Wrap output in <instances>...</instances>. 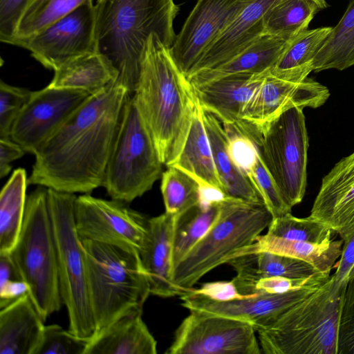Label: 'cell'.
Here are the masks:
<instances>
[{"label":"cell","mask_w":354,"mask_h":354,"mask_svg":"<svg viewBox=\"0 0 354 354\" xmlns=\"http://www.w3.org/2000/svg\"><path fill=\"white\" fill-rule=\"evenodd\" d=\"M161 176L165 212L177 216L198 204L200 185L191 176L173 166Z\"/></svg>","instance_id":"d590c367"},{"label":"cell","mask_w":354,"mask_h":354,"mask_svg":"<svg viewBox=\"0 0 354 354\" xmlns=\"http://www.w3.org/2000/svg\"><path fill=\"white\" fill-rule=\"evenodd\" d=\"M279 0H254L205 49L187 79L239 55L263 35V17Z\"/></svg>","instance_id":"d6986e66"},{"label":"cell","mask_w":354,"mask_h":354,"mask_svg":"<svg viewBox=\"0 0 354 354\" xmlns=\"http://www.w3.org/2000/svg\"><path fill=\"white\" fill-rule=\"evenodd\" d=\"M203 120L224 193L227 196L247 202L264 203L248 176L234 161L229 150L227 134L223 124L214 115L203 110Z\"/></svg>","instance_id":"d4e9b609"},{"label":"cell","mask_w":354,"mask_h":354,"mask_svg":"<svg viewBox=\"0 0 354 354\" xmlns=\"http://www.w3.org/2000/svg\"><path fill=\"white\" fill-rule=\"evenodd\" d=\"M171 166L191 176L200 186L214 187L224 192L204 125L203 109L198 103L183 148Z\"/></svg>","instance_id":"83f0119b"},{"label":"cell","mask_w":354,"mask_h":354,"mask_svg":"<svg viewBox=\"0 0 354 354\" xmlns=\"http://www.w3.org/2000/svg\"><path fill=\"white\" fill-rule=\"evenodd\" d=\"M321 286V285H320ZM320 286H309L283 294H254L228 301H216L190 290L180 296L181 305L190 310L227 317L247 322L256 332L271 324L287 309Z\"/></svg>","instance_id":"e0dca14e"},{"label":"cell","mask_w":354,"mask_h":354,"mask_svg":"<svg viewBox=\"0 0 354 354\" xmlns=\"http://www.w3.org/2000/svg\"><path fill=\"white\" fill-rule=\"evenodd\" d=\"M95 6L88 1L19 46L55 71L73 58L95 51Z\"/></svg>","instance_id":"5bb4252c"},{"label":"cell","mask_w":354,"mask_h":354,"mask_svg":"<svg viewBox=\"0 0 354 354\" xmlns=\"http://www.w3.org/2000/svg\"><path fill=\"white\" fill-rule=\"evenodd\" d=\"M329 95L327 87L311 78L287 80L268 72L245 105L241 120L259 128L289 109L321 106Z\"/></svg>","instance_id":"2e32d148"},{"label":"cell","mask_w":354,"mask_h":354,"mask_svg":"<svg viewBox=\"0 0 354 354\" xmlns=\"http://www.w3.org/2000/svg\"><path fill=\"white\" fill-rule=\"evenodd\" d=\"M174 221L175 216L167 212L149 218L147 238L139 252L151 295L163 298L185 293L171 281Z\"/></svg>","instance_id":"44dd1931"},{"label":"cell","mask_w":354,"mask_h":354,"mask_svg":"<svg viewBox=\"0 0 354 354\" xmlns=\"http://www.w3.org/2000/svg\"><path fill=\"white\" fill-rule=\"evenodd\" d=\"M315 1V3L319 6V9H324L328 6V4L326 1V0H313Z\"/></svg>","instance_id":"681fc988"},{"label":"cell","mask_w":354,"mask_h":354,"mask_svg":"<svg viewBox=\"0 0 354 354\" xmlns=\"http://www.w3.org/2000/svg\"><path fill=\"white\" fill-rule=\"evenodd\" d=\"M88 342L57 324L45 325L35 354H84Z\"/></svg>","instance_id":"f35d334b"},{"label":"cell","mask_w":354,"mask_h":354,"mask_svg":"<svg viewBox=\"0 0 354 354\" xmlns=\"http://www.w3.org/2000/svg\"><path fill=\"white\" fill-rule=\"evenodd\" d=\"M255 130L251 138L284 202L299 203L306 186L308 139L303 109L293 107Z\"/></svg>","instance_id":"30bf717a"},{"label":"cell","mask_w":354,"mask_h":354,"mask_svg":"<svg viewBox=\"0 0 354 354\" xmlns=\"http://www.w3.org/2000/svg\"><path fill=\"white\" fill-rule=\"evenodd\" d=\"M25 151L11 138L0 139V178L7 176L11 170L10 163L22 157Z\"/></svg>","instance_id":"7dc6e473"},{"label":"cell","mask_w":354,"mask_h":354,"mask_svg":"<svg viewBox=\"0 0 354 354\" xmlns=\"http://www.w3.org/2000/svg\"><path fill=\"white\" fill-rule=\"evenodd\" d=\"M32 91L0 82V139L10 138L17 116L28 102Z\"/></svg>","instance_id":"ab89813d"},{"label":"cell","mask_w":354,"mask_h":354,"mask_svg":"<svg viewBox=\"0 0 354 354\" xmlns=\"http://www.w3.org/2000/svg\"><path fill=\"white\" fill-rule=\"evenodd\" d=\"M328 278L292 279L283 277H263L259 279L254 285L252 294H283L306 286H320Z\"/></svg>","instance_id":"7bdbcfd3"},{"label":"cell","mask_w":354,"mask_h":354,"mask_svg":"<svg viewBox=\"0 0 354 354\" xmlns=\"http://www.w3.org/2000/svg\"><path fill=\"white\" fill-rule=\"evenodd\" d=\"M157 342L142 318V312L124 315L99 330L84 354H156Z\"/></svg>","instance_id":"cb8c5ba5"},{"label":"cell","mask_w":354,"mask_h":354,"mask_svg":"<svg viewBox=\"0 0 354 354\" xmlns=\"http://www.w3.org/2000/svg\"><path fill=\"white\" fill-rule=\"evenodd\" d=\"M190 290L216 301H232L248 296L239 292L232 280L207 282L203 283L198 289L192 288Z\"/></svg>","instance_id":"f6af8a7d"},{"label":"cell","mask_w":354,"mask_h":354,"mask_svg":"<svg viewBox=\"0 0 354 354\" xmlns=\"http://www.w3.org/2000/svg\"><path fill=\"white\" fill-rule=\"evenodd\" d=\"M91 95L82 90L49 86L32 91L13 124L10 138L35 155Z\"/></svg>","instance_id":"4fadbf2b"},{"label":"cell","mask_w":354,"mask_h":354,"mask_svg":"<svg viewBox=\"0 0 354 354\" xmlns=\"http://www.w3.org/2000/svg\"><path fill=\"white\" fill-rule=\"evenodd\" d=\"M221 204L207 208L198 204L175 216L172 268L205 236L216 221Z\"/></svg>","instance_id":"836d02e7"},{"label":"cell","mask_w":354,"mask_h":354,"mask_svg":"<svg viewBox=\"0 0 354 354\" xmlns=\"http://www.w3.org/2000/svg\"><path fill=\"white\" fill-rule=\"evenodd\" d=\"M94 6L95 51L110 62L117 82L133 94L149 36L155 34L170 48L180 8L174 0H97Z\"/></svg>","instance_id":"3957f363"},{"label":"cell","mask_w":354,"mask_h":354,"mask_svg":"<svg viewBox=\"0 0 354 354\" xmlns=\"http://www.w3.org/2000/svg\"><path fill=\"white\" fill-rule=\"evenodd\" d=\"M54 71L48 86L82 90L91 95L117 81L118 76L110 62L96 51L73 58Z\"/></svg>","instance_id":"f1b7e54d"},{"label":"cell","mask_w":354,"mask_h":354,"mask_svg":"<svg viewBox=\"0 0 354 354\" xmlns=\"http://www.w3.org/2000/svg\"><path fill=\"white\" fill-rule=\"evenodd\" d=\"M268 73L234 74L191 84L198 103L205 112L214 115L223 124H236L242 121L245 105Z\"/></svg>","instance_id":"ffe728a7"},{"label":"cell","mask_w":354,"mask_h":354,"mask_svg":"<svg viewBox=\"0 0 354 354\" xmlns=\"http://www.w3.org/2000/svg\"><path fill=\"white\" fill-rule=\"evenodd\" d=\"M95 334L120 317L142 311L150 293L139 253L120 246L82 240Z\"/></svg>","instance_id":"5b68a950"},{"label":"cell","mask_w":354,"mask_h":354,"mask_svg":"<svg viewBox=\"0 0 354 354\" xmlns=\"http://www.w3.org/2000/svg\"><path fill=\"white\" fill-rule=\"evenodd\" d=\"M227 263L236 272L232 279L242 295H250L255 283L261 278L283 277L292 279L328 278L330 274L317 270L312 265L292 257L260 252L242 254Z\"/></svg>","instance_id":"7402d4cb"},{"label":"cell","mask_w":354,"mask_h":354,"mask_svg":"<svg viewBox=\"0 0 354 354\" xmlns=\"http://www.w3.org/2000/svg\"><path fill=\"white\" fill-rule=\"evenodd\" d=\"M48 203L57 251L60 294L66 307L68 330L89 341L95 335L87 286L82 241L75 223V194L48 188Z\"/></svg>","instance_id":"ba28073f"},{"label":"cell","mask_w":354,"mask_h":354,"mask_svg":"<svg viewBox=\"0 0 354 354\" xmlns=\"http://www.w3.org/2000/svg\"><path fill=\"white\" fill-rule=\"evenodd\" d=\"M28 185L26 170L15 169L0 194V254H10L19 236Z\"/></svg>","instance_id":"4dcf8cb0"},{"label":"cell","mask_w":354,"mask_h":354,"mask_svg":"<svg viewBox=\"0 0 354 354\" xmlns=\"http://www.w3.org/2000/svg\"><path fill=\"white\" fill-rule=\"evenodd\" d=\"M331 30L329 26L307 29L291 39L269 73L287 80H305L313 71V59Z\"/></svg>","instance_id":"f546056e"},{"label":"cell","mask_w":354,"mask_h":354,"mask_svg":"<svg viewBox=\"0 0 354 354\" xmlns=\"http://www.w3.org/2000/svg\"><path fill=\"white\" fill-rule=\"evenodd\" d=\"M88 1L93 0H32L21 14L10 44L19 46Z\"/></svg>","instance_id":"e575fe53"},{"label":"cell","mask_w":354,"mask_h":354,"mask_svg":"<svg viewBox=\"0 0 354 354\" xmlns=\"http://www.w3.org/2000/svg\"><path fill=\"white\" fill-rule=\"evenodd\" d=\"M333 274L342 282L354 276V232L343 240L342 254Z\"/></svg>","instance_id":"bcb514c9"},{"label":"cell","mask_w":354,"mask_h":354,"mask_svg":"<svg viewBox=\"0 0 354 354\" xmlns=\"http://www.w3.org/2000/svg\"><path fill=\"white\" fill-rule=\"evenodd\" d=\"M254 0H198L170 48L187 77L205 49Z\"/></svg>","instance_id":"9a60e30c"},{"label":"cell","mask_w":354,"mask_h":354,"mask_svg":"<svg viewBox=\"0 0 354 354\" xmlns=\"http://www.w3.org/2000/svg\"><path fill=\"white\" fill-rule=\"evenodd\" d=\"M32 0H0V40L10 44L18 21Z\"/></svg>","instance_id":"ee69618b"},{"label":"cell","mask_w":354,"mask_h":354,"mask_svg":"<svg viewBox=\"0 0 354 354\" xmlns=\"http://www.w3.org/2000/svg\"><path fill=\"white\" fill-rule=\"evenodd\" d=\"M342 239L315 244L288 240L267 233L258 235L252 243L236 252L230 259L242 254L269 252L304 261L319 272L330 274L342 254Z\"/></svg>","instance_id":"4316f807"},{"label":"cell","mask_w":354,"mask_h":354,"mask_svg":"<svg viewBox=\"0 0 354 354\" xmlns=\"http://www.w3.org/2000/svg\"><path fill=\"white\" fill-rule=\"evenodd\" d=\"M74 214L82 240L114 245L138 253L146 240L149 218L124 202L84 194L77 196Z\"/></svg>","instance_id":"7c38bea8"},{"label":"cell","mask_w":354,"mask_h":354,"mask_svg":"<svg viewBox=\"0 0 354 354\" xmlns=\"http://www.w3.org/2000/svg\"><path fill=\"white\" fill-rule=\"evenodd\" d=\"M272 218L264 203L227 196L211 229L172 268L173 283L187 292L205 274L227 263L236 252L252 243Z\"/></svg>","instance_id":"52a82bcc"},{"label":"cell","mask_w":354,"mask_h":354,"mask_svg":"<svg viewBox=\"0 0 354 354\" xmlns=\"http://www.w3.org/2000/svg\"><path fill=\"white\" fill-rule=\"evenodd\" d=\"M47 189L39 185L27 196L21 232L10 253L44 321L63 304Z\"/></svg>","instance_id":"8992f818"},{"label":"cell","mask_w":354,"mask_h":354,"mask_svg":"<svg viewBox=\"0 0 354 354\" xmlns=\"http://www.w3.org/2000/svg\"><path fill=\"white\" fill-rule=\"evenodd\" d=\"M310 216L344 240L354 232V152L323 178Z\"/></svg>","instance_id":"ac0fdd59"},{"label":"cell","mask_w":354,"mask_h":354,"mask_svg":"<svg viewBox=\"0 0 354 354\" xmlns=\"http://www.w3.org/2000/svg\"><path fill=\"white\" fill-rule=\"evenodd\" d=\"M29 293L10 254L0 255V308Z\"/></svg>","instance_id":"b9f144b4"},{"label":"cell","mask_w":354,"mask_h":354,"mask_svg":"<svg viewBox=\"0 0 354 354\" xmlns=\"http://www.w3.org/2000/svg\"><path fill=\"white\" fill-rule=\"evenodd\" d=\"M245 174L262 197L273 218L291 212L292 208L284 202L259 151L252 164L246 170Z\"/></svg>","instance_id":"74e56055"},{"label":"cell","mask_w":354,"mask_h":354,"mask_svg":"<svg viewBox=\"0 0 354 354\" xmlns=\"http://www.w3.org/2000/svg\"><path fill=\"white\" fill-rule=\"evenodd\" d=\"M290 40L263 34L229 61L196 73L188 80L192 84H198L234 74L266 73L276 64Z\"/></svg>","instance_id":"484cf974"},{"label":"cell","mask_w":354,"mask_h":354,"mask_svg":"<svg viewBox=\"0 0 354 354\" xmlns=\"http://www.w3.org/2000/svg\"><path fill=\"white\" fill-rule=\"evenodd\" d=\"M227 197L222 191L210 187L200 186L198 205L203 208L221 204Z\"/></svg>","instance_id":"c3c4849f"},{"label":"cell","mask_w":354,"mask_h":354,"mask_svg":"<svg viewBox=\"0 0 354 354\" xmlns=\"http://www.w3.org/2000/svg\"><path fill=\"white\" fill-rule=\"evenodd\" d=\"M44 322L29 293L0 311V354H35Z\"/></svg>","instance_id":"603a6c76"},{"label":"cell","mask_w":354,"mask_h":354,"mask_svg":"<svg viewBox=\"0 0 354 354\" xmlns=\"http://www.w3.org/2000/svg\"><path fill=\"white\" fill-rule=\"evenodd\" d=\"M155 142L130 94L106 165L103 187L112 199L130 203L149 191L162 176Z\"/></svg>","instance_id":"9c48e42d"},{"label":"cell","mask_w":354,"mask_h":354,"mask_svg":"<svg viewBox=\"0 0 354 354\" xmlns=\"http://www.w3.org/2000/svg\"><path fill=\"white\" fill-rule=\"evenodd\" d=\"M354 65V0L322 44L313 61V71L344 70Z\"/></svg>","instance_id":"1f68e13d"},{"label":"cell","mask_w":354,"mask_h":354,"mask_svg":"<svg viewBox=\"0 0 354 354\" xmlns=\"http://www.w3.org/2000/svg\"><path fill=\"white\" fill-rule=\"evenodd\" d=\"M268 234L279 238L322 244L333 240L335 232L324 223L311 218H297L288 213L274 217Z\"/></svg>","instance_id":"8d00e7d4"},{"label":"cell","mask_w":354,"mask_h":354,"mask_svg":"<svg viewBox=\"0 0 354 354\" xmlns=\"http://www.w3.org/2000/svg\"><path fill=\"white\" fill-rule=\"evenodd\" d=\"M337 354H354V276L347 281L343 295Z\"/></svg>","instance_id":"60d3db41"},{"label":"cell","mask_w":354,"mask_h":354,"mask_svg":"<svg viewBox=\"0 0 354 354\" xmlns=\"http://www.w3.org/2000/svg\"><path fill=\"white\" fill-rule=\"evenodd\" d=\"M319 10L313 0H279L263 17V34L290 40L308 29Z\"/></svg>","instance_id":"d6a6232c"},{"label":"cell","mask_w":354,"mask_h":354,"mask_svg":"<svg viewBox=\"0 0 354 354\" xmlns=\"http://www.w3.org/2000/svg\"><path fill=\"white\" fill-rule=\"evenodd\" d=\"M130 94L115 81L91 95L35 154L28 185L71 194L102 186Z\"/></svg>","instance_id":"6da1fadb"},{"label":"cell","mask_w":354,"mask_h":354,"mask_svg":"<svg viewBox=\"0 0 354 354\" xmlns=\"http://www.w3.org/2000/svg\"><path fill=\"white\" fill-rule=\"evenodd\" d=\"M133 97L163 165L171 166L183 148L198 101L170 48L155 34L147 41Z\"/></svg>","instance_id":"7a4b0ae2"},{"label":"cell","mask_w":354,"mask_h":354,"mask_svg":"<svg viewBox=\"0 0 354 354\" xmlns=\"http://www.w3.org/2000/svg\"><path fill=\"white\" fill-rule=\"evenodd\" d=\"M347 282L333 275L316 290L258 330L266 354H337L342 299Z\"/></svg>","instance_id":"277c9868"},{"label":"cell","mask_w":354,"mask_h":354,"mask_svg":"<svg viewBox=\"0 0 354 354\" xmlns=\"http://www.w3.org/2000/svg\"><path fill=\"white\" fill-rule=\"evenodd\" d=\"M256 330L238 319L190 310L167 354H259Z\"/></svg>","instance_id":"8fae6325"}]
</instances>
